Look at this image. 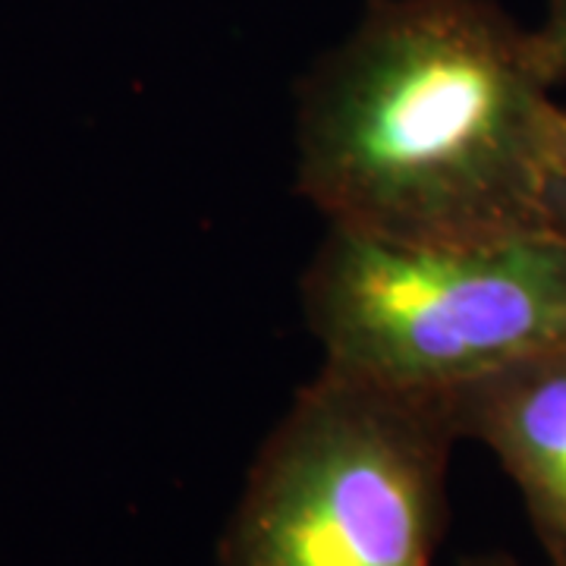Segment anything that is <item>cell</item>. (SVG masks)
Wrapping results in <instances>:
<instances>
[{
  "label": "cell",
  "instance_id": "obj_1",
  "mask_svg": "<svg viewBox=\"0 0 566 566\" xmlns=\"http://www.w3.org/2000/svg\"><path fill=\"white\" fill-rule=\"evenodd\" d=\"M535 29L494 0H371L296 92V189L327 227L403 245L547 230L566 107Z\"/></svg>",
  "mask_w": 566,
  "mask_h": 566
},
{
  "label": "cell",
  "instance_id": "obj_2",
  "mask_svg": "<svg viewBox=\"0 0 566 566\" xmlns=\"http://www.w3.org/2000/svg\"><path fill=\"white\" fill-rule=\"evenodd\" d=\"M457 444L441 400L322 365L249 465L218 566H434Z\"/></svg>",
  "mask_w": 566,
  "mask_h": 566
},
{
  "label": "cell",
  "instance_id": "obj_3",
  "mask_svg": "<svg viewBox=\"0 0 566 566\" xmlns=\"http://www.w3.org/2000/svg\"><path fill=\"white\" fill-rule=\"evenodd\" d=\"M322 365L447 403L566 346V243L554 233L403 245L327 227L300 281Z\"/></svg>",
  "mask_w": 566,
  "mask_h": 566
},
{
  "label": "cell",
  "instance_id": "obj_4",
  "mask_svg": "<svg viewBox=\"0 0 566 566\" xmlns=\"http://www.w3.org/2000/svg\"><path fill=\"white\" fill-rule=\"evenodd\" d=\"M447 412L510 475L545 566H566V346L457 390Z\"/></svg>",
  "mask_w": 566,
  "mask_h": 566
},
{
  "label": "cell",
  "instance_id": "obj_5",
  "mask_svg": "<svg viewBox=\"0 0 566 566\" xmlns=\"http://www.w3.org/2000/svg\"><path fill=\"white\" fill-rule=\"evenodd\" d=\"M554 80H566V0H547V13L535 29Z\"/></svg>",
  "mask_w": 566,
  "mask_h": 566
},
{
  "label": "cell",
  "instance_id": "obj_6",
  "mask_svg": "<svg viewBox=\"0 0 566 566\" xmlns=\"http://www.w3.org/2000/svg\"><path fill=\"white\" fill-rule=\"evenodd\" d=\"M547 230L554 237H560L566 243V170L557 180L554 192H551V205H547Z\"/></svg>",
  "mask_w": 566,
  "mask_h": 566
},
{
  "label": "cell",
  "instance_id": "obj_7",
  "mask_svg": "<svg viewBox=\"0 0 566 566\" xmlns=\"http://www.w3.org/2000/svg\"><path fill=\"white\" fill-rule=\"evenodd\" d=\"M457 566H526L520 564L513 554H504V551H491V554H469Z\"/></svg>",
  "mask_w": 566,
  "mask_h": 566
}]
</instances>
